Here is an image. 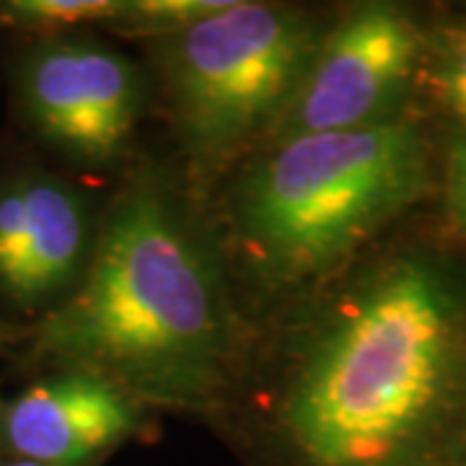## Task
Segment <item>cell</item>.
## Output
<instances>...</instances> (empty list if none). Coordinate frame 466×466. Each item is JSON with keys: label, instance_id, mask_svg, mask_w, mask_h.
Segmentation results:
<instances>
[{"label": "cell", "instance_id": "obj_4", "mask_svg": "<svg viewBox=\"0 0 466 466\" xmlns=\"http://www.w3.org/2000/svg\"><path fill=\"white\" fill-rule=\"evenodd\" d=\"M319 42L317 26L299 11L244 0L168 34V88L192 156L216 164L269 130Z\"/></svg>", "mask_w": 466, "mask_h": 466}, {"label": "cell", "instance_id": "obj_13", "mask_svg": "<svg viewBox=\"0 0 466 466\" xmlns=\"http://www.w3.org/2000/svg\"><path fill=\"white\" fill-rule=\"evenodd\" d=\"M3 466H39V464H34V461H24V459H21V461H14V464H3Z\"/></svg>", "mask_w": 466, "mask_h": 466}, {"label": "cell", "instance_id": "obj_8", "mask_svg": "<svg viewBox=\"0 0 466 466\" xmlns=\"http://www.w3.org/2000/svg\"><path fill=\"white\" fill-rule=\"evenodd\" d=\"M137 400L88 370L32 383L8 404L3 431L24 461L81 466L137 431Z\"/></svg>", "mask_w": 466, "mask_h": 466}, {"label": "cell", "instance_id": "obj_5", "mask_svg": "<svg viewBox=\"0 0 466 466\" xmlns=\"http://www.w3.org/2000/svg\"><path fill=\"white\" fill-rule=\"evenodd\" d=\"M16 99L29 127L52 150L84 167H104L133 137L143 88L135 66L106 45L47 36L21 55Z\"/></svg>", "mask_w": 466, "mask_h": 466}, {"label": "cell", "instance_id": "obj_2", "mask_svg": "<svg viewBox=\"0 0 466 466\" xmlns=\"http://www.w3.org/2000/svg\"><path fill=\"white\" fill-rule=\"evenodd\" d=\"M42 345L133 400L198 404L216 391L231 309L210 251L167 187L140 179L119 195Z\"/></svg>", "mask_w": 466, "mask_h": 466}, {"label": "cell", "instance_id": "obj_1", "mask_svg": "<svg viewBox=\"0 0 466 466\" xmlns=\"http://www.w3.org/2000/svg\"><path fill=\"white\" fill-rule=\"evenodd\" d=\"M464 317L449 278L401 259L355 285L311 329L280 397L306 466H394L449 404Z\"/></svg>", "mask_w": 466, "mask_h": 466}, {"label": "cell", "instance_id": "obj_6", "mask_svg": "<svg viewBox=\"0 0 466 466\" xmlns=\"http://www.w3.org/2000/svg\"><path fill=\"white\" fill-rule=\"evenodd\" d=\"M417 57L420 32L404 11L391 5L352 11L321 36L296 94L267 130L272 143L379 125Z\"/></svg>", "mask_w": 466, "mask_h": 466}, {"label": "cell", "instance_id": "obj_7", "mask_svg": "<svg viewBox=\"0 0 466 466\" xmlns=\"http://www.w3.org/2000/svg\"><path fill=\"white\" fill-rule=\"evenodd\" d=\"M84 198L50 174L0 182V296L21 311L60 303L91 262Z\"/></svg>", "mask_w": 466, "mask_h": 466}, {"label": "cell", "instance_id": "obj_10", "mask_svg": "<svg viewBox=\"0 0 466 466\" xmlns=\"http://www.w3.org/2000/svg\"><path fill=\"white\" fill-rule=\"evenodd\" d=\"M228 0H135L127 3L122 24L135 26L137 32L168 34L187 29L202 18L213 16L226 8Z\"/></svg>", "mask_w": 466, "mask_h": 466}, {"label": "cell", "instance_id": "obj_3", "mask_svg": "<svg viewBox=\"0 0 466 466\" xmlns=\"http://www.w3.org/2000/svg\"><path fill=\"white\" fill-rule=\"evenodd\" d=\"M420 177V135L404 122L280 140L238 184L233 233L267 283L319 280L410 202Z\"/></svg>", "mask_w": 466, "mask_h": 466}, {"label": "cell", "instance_id": "obj_9", "mask_svg": "<svg viewBox=\"0 0 466 466\" xmlns=\"http://www.w3.org/2000/svg\"><path fill=\"white\" fill-rule=\"evenodd\" d=\"M127 3L119 0H11L0 5V16L34 32H63L73 26L122 21Z\"/></svg>", "mask_w": 466, "mask_h": 466}, {"label": "cell", "instance_id": "obj_11", "mask_svg": "<svg viewBox=\"0 0 466 466\" xmlns=\"http://www.w3.org/2000/svg\"><path fill=\"white\" fill-rule=\"evenodd\" d=\"M441 94L456 115L466 119V42L446 57V63L438 73Z\"/></svg>", "mask_w": 466, "mask_h": 466}, {"label": "cell", "instance_id": "obj_12", "mask_svg": "<svg viewBox=\"0 0 466 466\" xmlns=\"http://www.w3.org/2000/svg\"><path fill=\"white\" fill-rule=\"evenodd\" d=\"M449 205L466 231V140H459L449 156Z\"/></svg>", "mask_w": 466, "mask_h": 466}]
</instances>
